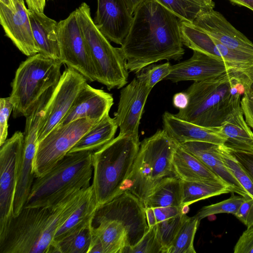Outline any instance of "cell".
I'll list each match as a JSON object with an SVG mask.
<instances>
[{
    "instance_id": "38",
    "label": "cell",
    "mask_w": 253,
    "mask_h": 253,
    "mask_svg": "<svg viewBox=\"0 0 253 253\" xmlns=\"http://www.w3.org/2000/svg\"><path fill=\"white\" fill-rule=\"evenodd\" d=\"M128 253H163L156 225L149 228L141 240L127 252Z\"/></svg>"
},
{
    "instance_id": "39",
    "label": "cell",
    "mask_w": 253,
    "mask_h": 253,
    "mask_svg": "<svg viewBox=\"0 0 253 253\" xmlns=\"http://www.w3.org/2000/svg\"><path fill=\"white\" fill-rule=\"evenodd\" d=\"M253 182V147H239L224 144Z\"/></svg>"
},
{
    "instance_id": "37",
    "label": "cell",
    "mask_w": 253,
    "mask_h": 253,
    "mask_svg": "<svg viewBox=\"0 0 253 253\" xmlns=\"http://www.w3.org/2000/svg\"><path fill=\"white\" fill-rule=\"evenodd\" d=\"M169 62L161 64H151L137 73L136 77L144 81L148 86L153 88L159 82L165 80L171 70Z\"/></svg>"
},
{
    "instance_id": "43",
    "label": "cell",
    "mask_w": 253,
    "mask_h": 253,
    "mask_svg": "<svg viewBox=\"0 0 253 253\" xmlns=\"http://www.w3.org/2000/svg\"><path fill=\"white\" fill-rule=\"evenodd\" d=\"M240 105L246 122L253 129V91L250 89L243 95Z\"/></svg>"
},
{
    "instance_id": "8",
    "label": "cell",
    "mask_w": 253,
    "mask_h": 253,
    "mask_svg": "<svg viewBox=\"0 0 253 253\" xmlns=\"http://www.w3.org/2000/svg\"><path fill=\"white\" fill-rule=\"evenodd\" d=\"M97 74V82L109 90L119 89L127 83L128 70L119 47L110 41L95 25L90 9L85 2L75 10Z\"/></svg>"
},
{
    "instance_id": "25",
    "label": "cell",
    "mask_w": 253,
    "mask_h": 253,
    "mask_svg": "<svg viewBox=\"0 0 253 253\" xmlns=\"http://www.w3.org/2000/svg\"><path fill=\"white\" fill-rule=\"evenodd\" d=\"M97 208L93 187L91 185L85 189L79 206L57 231L54 238V253H56V245L58 243L93 221Z\"/></svg>"
},
{
    "instance_id": "34",
    "label": "cell",
    "mask_w": 253,
    "mask_h": 253,
    "mask_svg": "<svg viewBox=\"0 0 253 253\" xmlns=\"http://www.w3.org/2000/svg\"><path fill=\"white\" fill-rule=\"evenodd\" d=\"M187 217L186 213H181L157 223V234L163 246V253H167L179 228Z\"/></svg>"
},
{
    "instance_id": "3",
    "label": "cell",
    "mask_w": 253,
    "mask_h": 253,
    "mask_svg": "<svg viewBox=\"0 0 253 253\" xmlns=\"http://www.w3.org/2000/svg\"><path fill=\"white\" fill-rule=\"evenodd\" d=\"M249 73L230 70L201 82H194L184 91L187 106L177 117L209 128H219L241 107V96L250 89Z\"/></svg>"
},
{
    "instance_id": "53",
    "label": "cell",
    "mask_w": 253,
    "mask_h": 253,
    "mask_svg": "<svg viewBox=\"0 0 253 253\" xmlns=\"http://www.w3.org/2000/svg\"></svg>"
},
{
    "instance_id": "22",
    "label": "cell",
    "mask_w": 253,
    "mask_h": 253,
    "mask_svg": "<svg viewBox=\"0 0 253 253\" xmlns=\"http://www.w3.org/2000/svg\"><path fill=\"white\" fill-rule=\"evenodd\" d=\"M179 145L199 160L222 181L227 184L232 192L236 193L246 198L250 197L226 167L219 152V145L200 141L188 142Z\"/></svg>"
},
{
    "instance_id": "30",
    "label": "cell",
    "mask_w": 253,
    "mask_h": 253,
    "mask_svg": "<svg viewBox=\"0 0 253 253\" xmlns=\"http://www.w3.org/2000/svg\"><path fill=\"white\" fill-rule=\"evenodd\" d=\"M227 138L225 144L239 147H253V132L246 122L240 107L220 126Z\"/></svg>"
},
{
    "instance_id": "6",
    "label": "cell",
    "mask_w": 253,
    "mask_h": 253,
    "mask_svg": "<svg viewBox=\"0 0 253 253\" xmlns=\"http://www.w3.org/2000/svg\"><path fill=\"white\" fill-rule=\"evenodd\" d=\"M175 142L164 130L143 139L124 187L144 204L164 178L175 176L172 158Z\"/></svg>"
},
{
    "instance_id": "11",
    "label": "cell",
    "mask_w": 253,
    "mask_h": 253,
    "mask_svg": "<svg viewBox=\"0 0 253 253\" xmlns=\"http://www.w3.org/2000/svg\"><path fill=\"white\" fill-rule=\"evenodd\" d=\"M143 203L128 191L98 207L92 223L103 219L115 220L122 223L128 234V247L125 253L135 246L149 230Z\"/></svg>"
},
{
    "instance_id": "26",
    "label": "cell",
    "mask_w": 253,
    "mask_h": 253,
    "mask_svg": "<svg viewBox=\"0 0 253 253\" xmlns=\"http://www.w3.org/2000/svg\"><path fill=\"white\" fill-rule=\"evenodd\" d=\"M93 225V234L101 242L103 253H125L128 247V234L123 225L115 220L103 219Z\"/></svg>"
},
{
    "instance_id": "12",
    "label": "cell",
    "mask_w": 253,
    "mask_h": 253,
    "mask_svg": "<svg viewBox=\"0 0 253 253\" xmlns=\"http://www.w3.org/2000/svg\"><path fill=\"white\" fill-rule=\"evenodd\" d=\"M57 39L60 60L63 64L79 72L87 81H97V74L75 11L58 22Z\"/></svg>"
},
{
    "instance_id": "49",
    "label": "cell",
    "mask_w": 253,
    "mask_h": 253,
    "mask_svg": "<svg viewBox=\"0 0 253 253\" xmlns=\"http://www.w3.org/2000/svg\"><path fill=\"white\" fill-rule=\"evenodd\" d=\"M145 0H126L130 13L133 15L137 7Z\"/></svg>"
},
{
    "instance_id": "27",
    "label": "cell",
    "mask_w": 253,
    "mask_h": 253,
    "mask_svg": "<svg viewBox=\"0 0 253 253\" xmlns=\"http://www.w3.org/2000/svg\"><path fill=\"white\" fill-rule=\"evenodd\" d=\"M118 127L115 118L107 114L82 136L69 152H94L99 149L114 138Z\"/></svg>"
},
{
    "instance_id": "32",
    "label": "cell",
    "mask_w": 253,
    "mask_h": 253,
    "mask_svg": "<svg viewBox=\"0 0 253 253\" xmlns=\"http://www.w3.org/2000/svg\"><path fill=\"white\" fill-rule=\"evenodd\" d=\"M92 221L67 236L56 245V253H88L93 237Z\"/></svg>"
},
{
    "instance_id": "31",
    "label": "cell",
    "mask_w": 253,
    "mask_h": 253,
    "mask_svg": "<svg viewBox=\"0 0 253 253\" xmlns=\"http://www.w3.org/2000/svg\"><path fill=\"white\" fill-rule=\"evenodd\" d=\"M172 12L180 20L193 23L202 12L213 9L212 0H154Z\"/></svg>"
},
{
    "instance_id": "10",
    "label": "cell",
    "mask_w": 253,
    "mask_h": 253,
    "mask_svg": "<svg viewBox=\"0 0 253 253\" xmlns=\"http://www.w3.org/2000/svg\"><path fill=\"white\" fill-rule=\"evenodd\" d=\"M24 142V133L17 131L0 146V237L13 217V204Z\"/></svg>"
},
{
    "instance_id": "41",
    "label": "cell",
    "mask_w": 253,
    "mask_h": 253,
    "mask_svg": "<svg viewBox=\"0 0 253 253\" xmlns=\"http://www.w3.org/2000/svg\"><path fill=\"white\" fill-rule=\"evenodd\" d=\"M234 215L247 228L252 226L253 225V200L250 197L247 198Z\"/></svg>"
},
{
    "instance_id": "45",
    "label": "cell",
    "mask_w": 253,
    "mask_h": 253,
    "mask_svg": "<svg viewBox=\"0 0 253 253\" xmlns=\"http://www.w3.org/2000/svg\"><path fill=\"white\" fill-rule=\"evenodd\" d=\"M188 103V97L185 91L177 93L173 97V104L178 109L185 108Z\"/></svg>"
},
{
    "instance_id": "7",
    "label": "cell",
    "mask_w": 253,
    "mask_h": 253,
    "mask_svg": "<svg viewBox=\"0 0 253 253\" xmlns=\"http://www.w3.org/2000/svg\"><path fill=\"white\" fill-rule=\"evenodd\" d=\"M63 63L40 53L29 56L17 68L10 94L13 117H26L40 97L56 85Z\"/></svg>"
},
{
    "instance_id": "15",
    "label": "cell",
    "mask_w": 253,
    "mask_h": 253,
    "mask_svg": "<svg viewBox=\"0 0 253 253\" xmlns=\"http://www.w3.org/2000/svg\"><path fill=\"white\" fill-rule=\"evenodd\" d=\"M152 89L144 81L135 77L121 90L118 109L114 113L119 134L138 136L140 119Z\"/></svg>"
},
{
    "instance_id": "1",
    "label": "cell",
    "mask_w": 253,
    "mask_h": 253,
    "mask_svg": "<svg viewBox=\"0 0 253 253\" xmlns=\"http://www.w3.org/2000/svg\"><path fill=\"white\" fill-rule=\"evenodd\" d=\"M179 18L154 0L137 7L119 50L129 72L163 60H179L185 53Z\"/></svg>"
},
{
    "instance_id": "4",
    "label": "cell",
    "mask_w": 253,
    "mask_h": 253,
    "mask_svg": "<svg viewBox=\"0 0 253 253\" xmlns=\"http://www.w3.org/2000/svg\"><path fill=\"white\" fill-rule=\"evenodd\" d=\"M92 153L69 152L45 174L35 177L24 207H50L90 186Z\"/></svg>"
},
{
    "instance_id": "23",
    "label": "cell",
    "mask_w": 253,
    "mask_h": 253,
    "mask_svg": "<svg viewBox=\"0 0 253 253\" xmlns=\"http://www.w3.org/2000/svg\"><path fill=\"white\" fill-rule=\"evenodd\" d=\"M28 14L39 53L46 57L60 60L58 22L46 16L43 12L28 8Z\"/></svg>"
},
{
    "instance_id": "36",
    "label": "cell",
    "mask_w": 253,
    "mask_h": 253,
    "mask_svg": "<svg viewBox=\"0 0 253 253\" xmlns=\"http://www.w3.org/2000/svg\"><path fill=\"white\" fill-rule=\"evenodd\" d=\"M246 199L241 195L236 196L233 194L226 200L202 207L195 216L201 221L204 218L219 213H226L234 215Z\"/></svg>"
},
{
    "instance_id": "46",
    "label": "cell",
    "mask_w": 253,
    "mask_h": 253,
    "mask_svg": "<svg viewBox=\"0 0 253 253\" xmlns=\"http://www.w3.org/2000/svg\"><path fill=\"white\" fill-rule=\"evenodd\" d=\"M28 8L37 12H43L45 0H25Z\"/></svg>"
},
{
    "instance_id": "44",
    "label": "cell",
    "mask_w": 253,
    "mask_h": 253,
    "mask_svg": "<svg viewBox=\"0 0 253 253\" xmlns=\"http://www.w3.org/2000/svg\"><path fill=\"white\" fill-rule=\"evenodd\" d=\"M153 208L157 223L175 216L181 213H184L183 207L169 206Z\"/></svg>"
},
{
    "instance_id": "9",
    "label": "cell",
    "mask_w": 253,
    "mask_h": 253,
    "mask_svg": "<svg viewBox=\"0 0 253 253\" xmlns=\"http://www.w3.org/2000/svg\"><path fill=\"white\" fill-rule=\"evenodd\" d=\"M97 122L82 118L51 130L38 143L34 163L35 177L49 171Z\"/></svg>"
},
{
    "instance_id": "51",
    "label": "cell",
    "mask_w": 253,
    "mask_h": 253,
    "mask_svg": "<svg viewBox=\"0 0 253 253\" xmlns=\"http://www.w3.org/2000/svg\"><path fill=\"white\" fill-rule=\"evenodd\" d=\"M250 79L251 80V82H253V66L251 69L250 73Z\"/></svg>"
},
{
    "instance_id": "24",
    "label": "cell",
    "mask_w": 253,
    "mask_h": 253,
    "mask_svg": "<svg viewBox=\"0 0 253 253\" xmlns=\"http://www.w3.org/2000/svg\"><path fill=\"white\" fill-rule=\"evenodd\" d=\"M172 164L175 176L182 181L213 180L223 182L199 160L176 142Z\"/></svg>"
},
{
    "instance_id": "14",
    "label": "cell",
    "mask_w": 253,
    "mask_h": 253,
    "mask_svg": "<svg viewBox=\"0 0 253 253\" xmlns=\"http://www.w3.org/2000/svg\"><path fill=\"white\" fill-rule=\"evenodd\" d=\"M76 70L68 67L56 84L38 133L39 142L55 127L66 115L79 92L87 82Z\"/></svg>"
},
{
    "instance_id": "17",
    "label": "cell",
    "mask_w": 253,
    "mask_h": 253,
    "mask_svg": "<svg viewBox=\"0 0 253 253\" xmlns=\"http://www.w3.org/2000/svg\"><path fill=\"white\" fill-rule=\"evenodd\" d=\"M132 19L126 0H97L93 21L109 41L121 45Z\"/></svg>"
},
{
    "instance_id": "29",
    "label": "cell",
    "mask_w": 253,
    "mask_h": 253,
    "mask_svg": "<svg viewBox=\"0 0 253 253\" xmlns=\"http://www.w3.org/2000/svg\"><path fill=\"white\" fill-rule=\"evenodd\" d=\"M182 199L181 207L189 206L200 200L232 192L225 183L213 180L182 181Z\"/></svg>"
},
{
    "instance_id": "50",
    "label": "cell",
    "mask_w": 253,
    "mask_h": 253,
    "mask_svg": "<svg viewBox=\"0 0 253 253\" xmlns=\"http://www.w3.org/2000/svg\"><path fill=\"white\" fill-rule=\"evenodd\" d=\"M0 3H2L13 10L15 9L13 0H0Z\"/></svg>"
},
{
    "instance_id": "35",
    "label": "cell",
    "mask_w": 253,
    "mask_h": 253,
    "mask_svg": "<svg viewBox=\"0 0 253 253\" xmlns=\"http://www.w3.org/2000/svg\"><path fill=\"white\" fill-rule=\"evenodd\" d=\"M222 159L236 179L253 200V182L225 144L219 145Z\"/></svg>"
},
{
    "instance_id": "21",
    "label": "cell",
    "mask_w": 253,
    "mask_h": 253,
    "mask_svg": "<svg viewBox=\"0 0 253 253\" xmlns=\"http://www.w3.org/2000/svg\"><path fill=\"white\" fill-rule=\"evenodd\" d=\"M163 129L178 144L200 141L217 145L224 144L227 138L219 128L202 126L182 120L169 112L163 115Z\"/></svg>"
},
{
    "instance_id": "20",
    "label": "cell",
    "mask_w": 253,
    "mask_h": 253,
    "mask_svg": "<svg viewBox=\"0 0 253 253\" xmlns=\"http://www.w3.org/2000/svg\"><path fill=\"white\" fill-rule=\"evenodd\" d=\"M113 104L112 94L95 88L86 82L66 115L57 126H64L85 118L98 122L109 113Z\"/></svg>"
},
{
    "instance_id": "42",
    "label": "cell",
    "mask_w": 253,
    "mask_h": 253,
    "mask_svg": "<svg viewBox=\"0 0 253 253\" xmlns=\"http://www.w3.org/2000/svg\"><path fill=\"white\" fill-rule=\"evenodd\" d=\"M234 253H253V225L247 228L234 248Z\"/></svg>"
},
{
    "instance_id": "47",
    "label": "cell",
    "mask_w": 253,
    "mask_h": 253,
    "mask_svg": "<svg viewBox=\"0 0 253 253\" xmlns=\"http://www.w3.org/2000/svg\"><path fill=\"white\" fill-rule=\"evenodd\" d=\"M145 212L147 224L149 228L156 225L157 223L153 208H145Z\"/></svg>"
},
{
    "instance_id": "52",
    "label": "cell",
    "mask_w": 253,
    "mask_h": 253,
    "mask_svg": "<svg viewBox=\"0 0 253 253\" xmlns=\"http://www.w3.org/2000/svg\"><path fill=\"white\" fill-rule=\"evenodd\" d=\"M250 89L252 91H253V82L251 83V85H250Z\"/></svg>"
},
{
    "instance_id": "16",
    "label": "cell",
    "mask_w": 253,
    "mask_h": 253,
    "mask_svg": "<svg viewBox=\"0 0 253 253\" xmlns=\"http://www.w3.org/2000/svg\"><path fill=\"white\" fill-rule=\"evenodd\" d=\"M15 10L0 3V23L5 34L24 54L39 53L24 0H13Z\"/></svg>"
},
{
    "instance_id": "13",
    "label": "cell",
    "mask_w": 253,
    "mask_h": 253,
    "mask_svg": "<svg viewBox=\"0 0 253 253\" xmlns=\"http://www.w3.org/2000/svg\"><path fill=\"white\" fill-rule=\"evenodd\" d=\"M180 27L185 46L224 61L235 70L249 73L253 66V54L228 48L193 23L180 20Z\"/></svg>"
},
{
    "instance_id": "19",
    "label": "cell",
    "mask_w": 253,
    "mask_h": 253,
    "mask_svg": "<svg viewBox=\"0 0 253 253\" xmlns=\"http://www.w3.org/2000/svg\"><path fill=\"white\" fill-rule=\"evenodd\" d=\"M235 70L224 61L203 52L193 50L188 59L171 66V70L165 80L173 83L193 81L201 82Z\"/></svg>"
},
{
    "instance_id": "18",
    "label": "cell",
    "mask_w": 253,
    "mask_h": 253,
    "mask_svg": "<svg viewBox=\"0 0 253 253\" xmlns=\"http://www.w3.org/2000/svg\"><path fill=\"white\" fill-rule=\"evenodd\" d=\"M193 23L228 48L253 54V42L213 9L201 12Z\"/></svg>"
},
{
    "instance_id": "48",
    "label": "cell",
    "mask_w": 253,
    "mask_h": 253,
    "mask_svg": "<svg viewBox=\"0 0 253 253\" xmlns=\"http://www.w3.org/2000/svg\"><path fill=\"white\" fill-rule=\"evenodd\" d=\"M233 4L246 7L253 11V0H228Z\"/></svg>"
},
{
    "instance_id": "2",
    "label": "cell",
    "mask_w": 253,
    "mask_h": 253,
    "mask_svg": "<svg viewBox=\"0 0 253 253\" xmlns=\"http://www.w3.org/2000/svg\"><path fill=\"white\" fill-rule=\"evenodd\" d=\"M86 188L50 207H24L0 237V253H54L55 235L79 206Z\"/></svg>"
},
{
    "instance_id": "5",
    "label": "cell",
    "mask_w": 253,
    "mask_h": 253,
    "mask_svg": "<svg viewBox=\"0 0 253 253\" xmlns=\"http://www.w3.org/2000/svg\"><path fill=\"white\" fill-rule=\"evenodd\" d=\"M140 144L138 136L119 134L93 152L91 185L98 207L124 191Z\"/></svg>"
},
{
    "instance_id": "28",
    "label": "cell",
    "mask_w": 253,
    "mask_h": 253,
    "mask_svg": "<svg viewBox=\"0 0 253 253\" xmlns=\"http://www.w3.org/2000/svg\"><path fill=\"white\" fill-rule=\"evenodd\" d=\"M182 199V181L176 176L163 179L148 197L145 208L181 207Z\"/></svg>"
},
{
    "instance_id": "40",
    "label": "cell",
    "mask_w": 253,
    "mask_h": 253,
    "mask_svg": "<svg viewBox=\"0 0 253 253\" xmlns=\"http://www.w3.org/2000/svg\"><path fill=\"white\" fill-rule=\"evenodd\" d=\"M10 97L0 99V146L6 140L8 134V120L13 110Z\"/></svg>"
},
{
    "instance_id": "33",
    "label": "cell",
    "mask_w": 253,
    "mask_h": 253,
    "mask_svg": "<svg viewBox=\"0 0 253 253\" xmlns=\"http://www.w3.org/2000/svg\"><path fill=\"white\" fill-rule=\"evenodd\" d=\"M200 222L195 215L188 216L179 228L167 253H196L194 240Z\"/></svg>"
}]
</instances>
